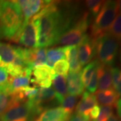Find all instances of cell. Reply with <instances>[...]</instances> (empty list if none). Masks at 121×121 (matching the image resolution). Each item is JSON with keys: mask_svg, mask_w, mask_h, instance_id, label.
Masks as SVG:
<instances>
[{"mask_svg": "<svg viewBox=\"0 0 121 121\" xmlns=\"http://www.w3.org/2000/svg\"><path fill=\"white\" fill-rule=\"evenodd\" d=\"M75 16L73 9L60 7L59 3L49 1L32 18L36 30L37 48H47L56 44L60 36L78 21Z\"/></svg>", "mask_w": 121, "mask_h": 121, "instance_id": "obj_1", "label": "cell"}, {"mask_svg": "<svg viewBox=\"0 0 121 121\" xmlns=\"http://www.w3.org/2000/svg\"><path fill=\"white\" fill-rule=\"evenodd\" d=\"M108 33L118 41L121 40V14L116 17L108 30Z\"/></svg>", "mask_w": 121, "mask_h": 121, "instance_id": "obj_26", "label": "cell"}, {"mask_svg": "<svg viewBox=\"0 0 121 121\" xmlns=\"http://www.w3.org/2000/svg\"><path fill=\"white\" fill-rule=\"evenodd\" d=\"M95 98L97 102L102 106H114L117 104L119 95L113 87L104 90H99L96 92Z\"/></svg>", "mask_w": 121, "mask_h": 121, "instance_id": "obj_17", "label": "cell"}, {"mask_svg": "<svg viewBox=\"0 0 121 121\" xmlns=\"http://www.w3.org/2000/svg\"><path fill=\"white\" fill-rule=\"evenodd\" d=\"M86 88L88 92L91 93V94L96 91L98 88V70L92 76L88 85L87 86Z\"/></svg>", "mask_w": 121, "mask_h": 121, "instance_id": "obj_32", "label": "cell"}, {"mask_svg": "<svg viewBox=\"0 0 121 121\" xmlns=\"http://www.w3.org/2000/svg\"><path fill=\"white\" fill-rule=\"evenodd\" d=\"M67 90L70 95L80 96L84 91V86L82 79V72L70 71L67 75Z\"/></svg>", "mask_w": 121, "mask_h": 121, "instance_id": "obj_14", "label": "cell"}, {"mask_svg": "<svg viewBox=\"0 0 121 121\" xmlns=\"http://www.w3.org/2000/svg\"><path fill=\"white\" fill-rule=\"evenodd\" d=\"M67 121H91L90 118L82 116L76 112L73 113Z\"/></svg>", "mask_w": 121, "mask_h": 121, "instance_id": "obj_33", "label": "cell"}, {"mask_svg": "<svg viewBox=\"0 0 121 121\" xmlns=\"http://www.w3.org/2000/svg\"><path fill=\"white\" fill-rule=\"evenodd\" d=\"M55 74L52 69L47 65H40L34 67L32 70L30 82L39 86L41 88H49L52 84V79Z\"/></svg>", "mask_w": 121, "mask_h": 121, "instance_id": "obj_9", "label": "cell"}, {"mask_svg": "<svg viewBox=\"0 0 121 121\" xmlns=\"http://www.w3.org/2000/svg\"><path fill=\"white\" fill-rule=\"evenodd\" d=\"M23 23V14L16 1H0L1 39L13 41L22 28Z\"/></svg>", "mask_w": 121, "mask_h": 121, "instance_id": "obj_2", "label": "cell"}, {"mask_svg": "<svg viewBox=\"0 0 121 121\" xmlns=\"http://www.w3.org/2000/svg\"><path fill=\"white\" fill-rule=\"evenodd\" d=\"M98 105L95 95L88 91H83L81 100L75 107V112L90 118L91 110Z\"/></svg>", "mask_w": 121, "mask_h": 121, "instance_id": "obj_13", "label": "cell"}, {"mask_svg": "<svg viewBox=\"0 0 121 121\" xmlns=\"http://www.w3.org/2000/svg\"><path fill=\"white\" fill-rule=\"evenodd\" d=\"M70 116L66 114L61 107L48 109L43 111L36 118L34 121H53L57 119L67 120Z\"/></svg>", "mask_w": 121, "mask_h": 121, "instance_id": "obj_19", "label": "cell"}, {"mask_svg": "<svg viewBox=\"0 0 121 121\" xmlns=\"http://www.w3.org/2000/svg\"><path fill=\"white\" fill-rule=\"evenodd\" d=\"M97 60L102 65L111 67L114 65L119 47V43L108 32L94 39Z\"/></svg>", "mask_w": 121, "mask_h": 121, "instance_id": "obj_4", "label": "cell"}, {"mask_svg": "<svg viewBox=\"0 0 121 121\" xmlns=\"http://www.w3.org/2000/svg\"><path fill=\"white\" fill-rule=\"evenodd\" d=\"M31 75H25L17 77H9L8 83L4 92L9 94H13L23 90L29 87Z\"/></svg>", "mask_w": 121, "mask_h": 121, "instance_id": "obj_15", "label": "cell"}, {"mask_svg": "<svg viewBox=\"0 0 121 121\" xmlns=\"http://www.w3.org/2000/svg\"><path fill=\"white\" fill-rule=\"evenodd\" d=\"M113 88L119 96H121V69L113 67L111 68Z\"/></svg>", "mask_w": 121, "mask_h": 121, "instance_id": "obj_27", "label": "cell"}, {"mask_svg": "<svg viewBox=\"0 0 121 121\" xmlns=\"http://www.w3.org/2000/svg\"><path fill=\"white\" fill-rule=\"evenodd\" d=\"M79 97V96L68 95H66L63 98L60 107L64 110L65 113L67 114L69 116H71L73 114L74 109L76 107V103Z\"/></svg>", "mask_w": 121, "mask_h": 121, "instance_id": "obj_25", "label": "cell"}, {"mask_svg": "<svg viewBox=\"0 0 121 121\" xmlns=\"http://www.w3.org/2000/svg\"><path fill=\"white\" fill-rule=\"evenodd\" d=\"M67 120H65V119H57V120H55V121H67Z\"/></svg>", "mask_w": 121, "mask_h": 121, "instance_id": "obj_38", "label": "cell"}, {"mask_svg": "<svg viewBox=\"0 0 121 121\" xmlns=\"http://www.w3.org/2000/svg\"><path fill=\"white\" fill-rule=\"evenodd\" d=\"M0 39H1V31H0Z\"/></svg>", "mask_w": 121, "mask_h": 121, "instance_id": "obj_39", "label": "cell"}, {"mask_svg": "<svg viewBox=\"0 0 121 121\" xmlns=\"http://www.w3.org/2000/svg\"><path fill=\"white\" fill-rule=\"evenodd\" d=\"M99 111H100V106H99L98 105L95 106L94 108H93V109L91 110L90 116H89L91 121H94L98 118L99 114Z\"/></svg>", "mask_w": 121, "mask_h": 121, "instance_id": "obj_34", "label": "cell"}, {"mask_svg": "<svg viewBox=\"0 0 121 121\" xmlns=\"http://www.w3.org/2000/svg\"><path fill=\"white\" fill-rule=\"evenodd\" d=\"M16 53V46L0 42V68L6 69L12 63Z\"/></svg>", "mask_w": 121, "mask_h": 121, "instance_id": "obj_16", "label": "cell"}, {"mask_svg": "<svg viewBox=\"0 0 121 121\" xmlns=\"http://www.w3.org/2000/svg\"><path fill=\"white\" fill-rule=\"evenodd\" d=\"M113 113V107L109 106H100V111L98 118L92 121H108Z\"/></svg>", "mask_w": 121, "mask_h": 121, "instance_id": "obj_30", "label": "cell"}, {"mask_svg": "<svg viewBox=\"0 0 121 121\" xmlns=\"http://www.w3.org/2000/svg\"><path fill=\"white\" fill-rule=\"evenodd\" d=\"M63 51L67 61L69 65V70L72 72L81 71L82 65L79 63L78 54V48L76 46L64 47Z\"/></svg>", "mask_w": 121, "mask_h": 121, "instance_id": "obj_20", "label": "cell"}, {"mask_svg": "<svg viewBox=\"0 0 121 121\" xmlns=\"http://www.w3.org/2000/svg\"><path fill=\"white\" fill-rule=\"evenodd\" d=\"M112 84L111 68L99 63L98 67V87L99 90H104L112 87Z\"/></svg>", "mask_w": 121, "mask_h": 121, "instance_id": "obj_18", "label": "cell"}, {"mask_svg": "<svg viewBox=\"0 0 121 121\" xmlns=\"http://www.w3.org/2000/svg\"><path fill=\"white\" fill-rule=\"evenodd\" d=\"M20 102L13 94H9L4 91H0V116L12 106L13 104Z\"/></svg>", "mask_w": 121, "mask_h": 121, "instance_id": "obj_24", "label": "cell"}, {"mask_svg": "<svg viewBox=\"0 0 121 121\" xmlns=\"http://www.w3.org/2000/svg\"><path fill=\"white\" fill-rule=\"evenodd\" d=\"M65 53L63 51V47H52L47 50V62L46 65L49 68L52 69L54 65L57 61L65 59Z\"/></svg>", "mask_w": 121, "mask_h": 121, "instance_id": "obj_22", "label": "cell"}, {"mask_svg": "<svg viewBox=\"0 0 121 121\" xmlns=\"http://www.w3.org/2000/svg\"><path fill=\"white\" fill-rule=\"evenodd\" d=\"M36 118L29 102L24 101L10 106L0 116V121H34Z\"/></svg>", "mask_w": 121, "mask_h": 121, "instance_id": "obj_7", "label": "cell"}, {"mask_svg": "<svg viewBox=\"0 0 121 121\" xmlns=\"http://www.w3.org/2000/svg\"><path fill=\"white\" fill-rule=\"evenodd\" d=\"M108 121H121V120L119 119V118L118 116H117L116 114H112V116L109 118V119L108 120Z\"/></svg>", "mask_w": 121, "mask_h": 121, "instance_id": "obj_36", "label": "cell"}, {"mask_svg": "<svg viewBox=\"0 0 121 121\" xmlns=\"http://www.w3.org/2000/svg\"><path fill=\"white\" fill-rule=\"evenodd\" d=\"M90 24V13H84L73 26L60 36L56 44L63 47L78 45L87 35Z\"/></svg>", "mask_w": 121, "mask_h": 121, "instance_id": "obj_5", "label": "cell"}, {"mask_svg": "<svg viewBox=\"0 0 121 121\" xmlns=\"http://www.w3.org/2000/svg\"><path fill=\"white\" fill-rule=\"evenodd\" d=\"M13 41L25 47L26 48H37L36 30L32 19L23 24L22 28Z\"/></svg>", "mask_w": 121, "mask_h": 121, "instance_id": "obj_8", "label": "cell"}, {"mask_svg": "<svg viewBox=\"0 0 121 121\" xmlns=\"http://www.w3.org/2000/svg\"><path fill=\"white\" fill-rule=\"evenodd\" d=\"M63 100V99L60 98L53 89L49 87L40 88L35 98L28 102L35 116L37 117L44 110L61 105Z\"/></svg>", "mask_w": 121, "mask_h": 121, "instance_id": "obj_6", "label": "cell"}, {"mask_svg": "<svg viewBox=\"0 0 121 121\" xmlns=\"http://www.w3.org/2000/svg\"><path fill=\"white\" fill-rule=\"evenodd\" d=\"M69 69V65L68 62L65 59H63L57 61L53 66L52 70L55 74L66 77V75H67Z\"/></svg>", "mask_w": 121, "mask_h": 121, "instance_id": "obj_28", "label": "cell"}, {"mask_svg": "<svg viewBox=\"0 0 121 121\" xmlns=\"http://www.w3.org/2000/svg\"><path fill=\"white\" fill-rule=\"evenodd\" d=\"M117 113L118 115V118L121 121V98L118 100L117 104Z\"/></svg>", "mask_w": 121, "mask_h": 121, "instance_id": "obj_35", "label": "cell"}, {"mask_svg": "<svg viewBox=\"0 0 121 121\" xmlns=\"http://www.w3.org/2000/svg\"><path fill=\"white\" fill-rule=\"evenodd\" d=\"M47 52V48H23L24 59L32 70L35 67L46 64Z\"/></svg>", "mask_w": 121, "mask_h": 121, "instance_id": "obj_12", "label": "cell"}, {"mask_svg": "<svg viewBox=\"0 0 121 121\" xmlns=\"http://www.w3.org/2000/svg\"><path fill=\"white\" fill-rule=\"evenodd\" d=\"M77 48L78 58L82 67L90 63L95 56V40L88 35L84 37Z\"/></svg>", "mask_w": 121, "mask_h": 121, "instance_id": "obj_10", "label": "cell"}, {"mask_svg": "<svg viewBox=\"0 0 121 121\" xmlns=\"http://www.w3.org/2000/svg\"><path fill=\"white\" fill-rule=\"evenodd\" d=\"M117 8H118V12H119L121 14V1H117Z\"/></svg>", "mask_w": 121, "mask_h": 121, "instance_id": "obj_37", "label": "cell"}, {"mask_svg": "<svg viewBox=\"0 0 121 121\" xmlns=\"http://www.w3.org/2000/svg\"><path fill=\"white\" fill-rule=\"evenodd\" d=\"M49 1L43 0H20L16 1L22 11L25 24L40 12L47 5Z\"/></svg>", "mask_w": 121, "mask_h": 121, "instance_id": "obj_11", "label": "cell"}, {"mask_svg": "<svg viewBox=\"0 0 121 121\" xmlns=\"http://www.w3.org/2000/svg\"><path fill=\"white\" fill-rule=\"evenodd\" d=\"M52 84L54 91L60 98L63 99L67 95V78L60 75H54L52 79Z\"/></svg>", "mask_w": 121, "mask_h": 121, "instance_id": "obj_21", "label": "cell"}, {"mask_svg": "<svg viewBox=\"0 0 121 121\" xmlns=\"http://www.w3.org/2000/svg\"><path fill=\"white\" fill-rule=\"evenodd\" d=\"M118 13L117 1H104L91 26V37L96 39L108 32Z\"/></svg>", "mask_w": 121, "mask_h": 121, "instance_id": "obj_3", "label": "cell"}, {"mask_svg": "<svg viewBox=\"0 0 121 121\" xmlns=\"http://www.w3.org/2000/svg\"><path fill=\"white\" fill-rule=\"evenodd\" d=\"M9 79V76L7 71L5 69L0 68V91H4L8 83Z\"/></svg>", "mask_w": 121, "mask_h": 121, "instance_id": "obj_31", "label": "cell"}, {"mask_svg": "<svg viewBox=\"0 0 121 121\" xmlns=\"http://www.w3.org/2000/svg\"><path fill=\"white\" fill-rule=\"evenodd\" d=\"M103 1H95V0H88L86 1L87 8L88 9L90 13L93 17H95L99 13L102 5L104 4Z\"/></svg>", "mask_w": 121, "mask_h": 121, "instance_id": "obj_29", "label": "cell"}, {"mask_svg": "<svg viewBox=\"0 0 121 121\" xmlns=\"http://www.w3.org/2000/svg\"><path fill=\"white\" fill-rule=\"evenodd\" d=\"M99 65V61L97 59H95L91 61L90 63H88L83 68L82 72V79L84 87H86L88 85L92 76L97 71Z\"/></svg>", "mask_w": 121, "mask_h": 121, "instance_id": "obj_23", "label": "cell"}]
</instances>
